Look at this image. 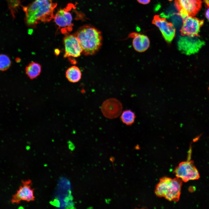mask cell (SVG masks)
Masks as SVG:
<instances>
[{
    "label": "cell",
    "instance_id": "1",
    "mask_svg": "<svg viewBox=\"0 0 209 209\" xmlns=\"http://www.w3.org/2000/svg\"><path fill=\"white\" fill-rule=\"evenodd\" d=\"M57 6L53 0H35L28 6L23 7L26 24L33 28L41 22L50 21L54 18V11Z\"/></svg>",
    "mask_w": 209,
    "mask_h": 209
},
{
    "label": "cell",
    "instance_id": "2",
    "mask_svg": "<svg viewBox=\"0 0 209 209\" xmlns=\"http://www.w3.org/2000/svg\"><path fill=\"white\" fill-rule=\"evenodd\" d=\"M82 50V53L86 55H93L99 50L102 44L101 32L94 27L84 26L75 33Z\"/></svg>",
    "mask_w": 209,
    "mask_h": 209
},
{
    "label": "cell",
    "instance_id": "3",
    "mask_svg": "<svg viewBox=\"0 0 209 209\" xmlns=\"http://www.w3.org/2000/svg\"><path fill=\"white\" fill-rule=\"evenodd\" d=\"M182 184V181L179 178L164 177L160 179L156 185L155 193L158 197L177 202L179 199Z\"/></svg>",
    "mask_w": 209,
    "mask_h": 209
},
{
    "label": "cell",
    "instance_id": "4",
    "mask_svg": "<svg viewBox=\"0 0 209 209\" xmlns=\"http://www.w3.org/2000/svg\"><path fill=\"white\" fill-rule=\"evenodd\" d=\"M205 44V42L198 37L182 35L178 39L177 46L181 53L190 55L197 53Z\"/></svg>",
    "mask_w": 209,
    "mask_h": 209
},
{
    "label": "cell",
    "instance_id": "5",
    "mask_svg": "<svg viewBox=\"0 0 209 209\" xmlns=\"http://www.w3.org/2000/svg\"><path fill=\"white\" fill-rule=\"evenodd\" d=\"M73 7V4H69L58 10L54 15V21L63 34H68L72 30L73 18L71 11Z\"/></svg>",
    "mask_w": 209,
    "mask_h": 209
},
{
    "label": "cell",
    "instance_id": "6",
    "mask_svg": "<svg viewBox=\"0 0 209 209\" xmlns=\"http://www.w3.org/2000/svg\"><path fill=\"white\" fill-rule=\"evenodd\" d=\"M179 15L183 19L188 16L194 17L201 8V0H174Z\"/></svg>",
    "mask_w": 209,
    "mask_h": 209
},
{
    "label": "cell",
    "instance_id": "7",
    "mask_svg": "<svg viewBox=\"0 0 209 209\" xmlns=\"http://www.w3.org/2000/svg\"><path fill=\"white\" fill-rule=\"evenodd\" d=\"M174 172L176 177L185 182L190 180L197 179L199 178V174L194 165L193 161L189 160V158L186 161L180 163L176 167Z\"/></svg>",
    "mask_w": 209,
    "mask_h": 209
},
{
    "label": "cell",
    "instance_id": "8",
    "mask_svg": "<svg viewBox=\"0 0 209 209\" xmlns=\"http://www.w3.org/2000/svg\"><path fill=\"white\" fill-rule=\"evenodd\" d=\"M21 183L17 192L12 197L11 200L12 203L19 204L22 201L29 202L35 200L32 181L30 179L23 180Z\"/></svg>",
    "mask_w": 209,
    "mask_h": 209
},
{
    "label": "cell",
    "instance_id": "9",
    "mask_svg": "<svg viewBox=\"0 0 209 209\" xmlns=\"http://www.w3.org/2000/svg\"><path fill=\"white\" fill-rule=\"evenodd\" d=\"M180 30L182 35L199 37L201 27L204 24L203 20H200L192 16H188L183 19Z\"/></svg>",
    "mask_w": 209,
    "mask_h": 209
},
{
    "label": "cell",
    "instance_id": "10",
    "mask_svg": "<svg viewBox=\"0 0 209 209\" xmlns=\"http://www.w3.org/2000/svg\"><path fill=\"white\" fill-rule=\"evenodd\" d=\"M122 106L118 99L109 98L105 100L101 107V111L104 116L109 119L117 118L122 113Z\"/></svg>",
    "mask_w": 209,
    "mask_h": 209
},
{
    "label": "cell",
    "instance_id": "11",
    "mask_svg": "<svg viewBox=\"0 0 209 209\" xmlns=\"http://www.w3.org/2000/svg\"><path fill=\"white\" fill-rule=\"evenodd\" d=\"M152 23L158 28L166 42L169 43L172 42L176 33L175 29L172 23L168 21L165 17H161L158 15L154 16Z\"/></svg>",
    "mask_w": 209,
    "mask_h": 209
},
{
    "label": "cell",
    "instance_id": "12",
    "mask_svg": "<svg viewBox=\"0 0 209 209\" xmlns=\"http://www.w3.org/2000/svg\"><path fill=\"white\" fill-rule=\"evenodd\" d=\"M63 43L65 48L64 57H78L82 53V48L74 35H66L64 38Z\"/></svg>",
    "mask_w": 209,
    "mask_h": 209
},
{
    "label": "cell",
    "instance_id": "13",
    "mask_svg": "<svg viewBox=\"0 0 209 209\" xmlns=\"http://www.w3.org/2000/svg\"><path fill=\"white\" fill-rule=\"evenodd\" d=\"M132 45L134 49L139 52L146 51L150 45V41L146 35L134 33L132 34Z\"/></svg>",
    "mask_w": 209,
    "mask_h": 209
},
{
    "label": "cell",
    "instance_id": "14",
    "mask_svg": "<svg viewBox=\"0 0 209 209\" xmlns=\"http://www.w3.org/2000/svg\"><path fill=\"white\" fill-rule=\"evenodd\" d=\"M65 75L66 78L69 82L75 83L78 82L81 79L82 73L78 67L73 66L67 70Z\"/></svg>",
    "mask_w": 209,
    "mask_h": 209
},
{
    "label": "cell",
    "instance_id": "15",
    "mask_svg": "<svg viewBox=\"0 0 209 209\" xmlns=\"http://www.w3.org/2000/svg\"><path fill=\"white\" fill-rule=\"evenodd\" d=\"M25 71L26 74L29 78L33 79L40 74L41 71V66L39 64L32 62L26 67Z\"/></svg>",
    "mask_w": 209,
    "mask_h": 209
},
{
    "label": "cell",
    "instance_id": "16",
    "mask_svg": "<svg viewBox=\"0 0 209 209\" xmlns=\"http://www.w3.org/2000/svg\"><path fill=\"white\" fill-rule=\"evenodd\" d=\"M136 116L134 112L126 110L122 113L120 118L123 123L127 125H130L134 122Z\"/></svg>",
    "mask_w": 209,
    "mask_h": 209
},
{
    "label": "cell",
    "instance_id": "17",
    "mask_svg": "<svg viewBox=\"0 0 209 209\" xmlns=\"http://www.w3.org/2000/svg\"><path fill=\"white\" fill-rule=\"evenodd\" d=\"M11 65L9 57L7 55L0 54V70L5 71L8 69Z\"/></svg>",
    "mask_w": 209,
    "mask_h": 209
},
{
    "label": "cell",
    "instance_id": "18",
    "mask_svg": "<svg viewBox=\"0 0 209 209\" xmlns=\"http://www.w3.org/2000/svg\"><path fill=\"white\" fill-rule=\"evenodd\" d=\"M9 8L13 18L21 4V0H8Z\"/></svg>",
    "mask_w": 209,
    "mask_h": 209
},
{
    "label": "cell",
    "instance_id": "19",
    "mask_svg": "<svg viewBox=\"0 0 209 209\" xmlns=\"http://www.w3.org/2000/svg\"><path fill=\"white\" fill-rule=\"evenodd\" d=\"M137 1L141 4H147L149 3L151 0H137Z\"/></svg>",
    "mask_w": 209,
    "mask_h": 209
},
{
    "label": "cell",
    "instance_id": "20",
    "mask_svg": "<svg viewBox=\"0 0 209 209\" xmlns=\"http://www.w3.org/2000/svg\"><path fill=\"white\" fill-rule=\"evenodd\" d=\"M205 15L206 18L209 21V7L206 10Z\"/></svg>",
    "mask_w": 209,
    "mask_h": 209
},
{
    "label": "cell",
    "instance_id": "21",
    "mask_svg": "<svg viewBox=\"0 0 209 209\" xmlns=\"http://www.w3.org/2000/svg\"><path fill=\"white\" fill-rule=\"evenodd\" d=\"M206 6L209 7V0H203Z\"/></svg>",
    "mask_w": 209,
    "mask_h": 209
},
{
    "label": "cell",
    "instance_id": "22",
    "mask_svg": "<svg viewBox=\"0 0 209 209\" xmlns=\"http://www.w3.org/2000/svg\"></svg>",
    "mask_w": 209,
    "mask_h": 209
}]
</instances>
